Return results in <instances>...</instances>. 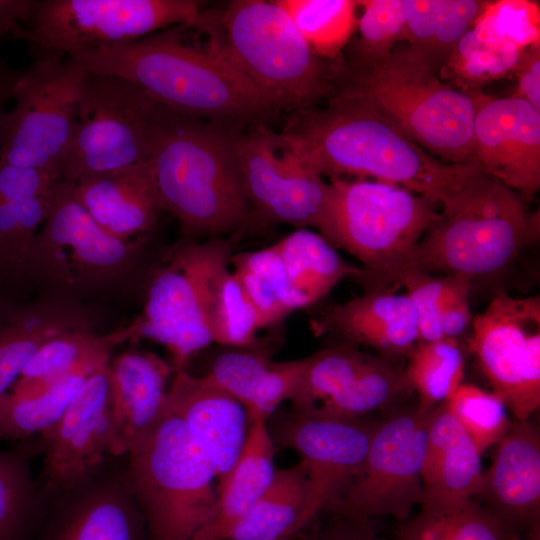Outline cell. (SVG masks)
I'll return each mask as SVG.
<instances>
[{"label": "cell", "mask_w": 540, "mask_h": 540, "mask_svg": "<svg viewBox=\"0 0 540 540\" xmlns=\"http://www.w3.org/2000/svg\"><path fill=\"white\" fill-rule=\"evenodd\" d=\"M279 136L321 177H370L435 204L450 193L468 167L439 161L372 104L344 88L320 110L292 112Z\"/></svg>", "instance_id": "cell-1"}, {"label": "cell", "mask_w": 540, "mask_h": 540, "mask_svg": "<svg viewBox=\"0 0 540 540\" xmlns=\"http://www.w3.org/2000/svg\"><path fill=\"white\" fill-rule=\"evenodd\" d=\"M228 126L158 105L150 126V162L162 210L182 238L207 240L238 232L252 211L238 173Z\"/></svg>", "instance_id": "cell-2"}, {"label": "cell", "mask_w": 540, "mask_h": 540, "mask_svg": "<svg viewBox=\"0 0 540 540\" xmlns=\"http://www.w3.org/2000/svg\"><path fill=\"white\" fill-rule=\"evenodd\" d=\"M68 57L89 72L125 78L158 105L191 118L229 127L272 111L222 59L173 34L149 35Z\"/></svg>", "instance_id": "cell-3"}, {"label": "cell", "mask_w": 540, "mask_h": 540, "mask_svg": "<svg viewBox=\"0 0 540 540\" xmlns=\"http://www.w3.org/2000/svg\"><path fill=\"white\" fill-rule=\"evenodd\" d=\"M420 240L414 269L474 281L498 277L539 239V214L512 188L469 164Z\"/></svg>", "instance_id": "cell-4"}, {"label": "cell", "mask_w": 540, "mask_h": 540, "mask_svg": "<svg viewBox=\"0 0 540 540\" xmlns=\"http://www.w3.org/2000/svg\"><path fill=\"white\" fill-rule=\"evenodd\" d=\"M195 28L272 110L308 109L328 90L321 57L276 1L236 0L215 17L202 11Z\"/></svg>", "instance_id": "cell-5"}, {"label": "cell", "mask_w": 540, "mask_h": 540, "mask_svg": "<svg viewBox=\"0 0 540 540\" xmlns=\"http://www.w3.org/2000/svg\"><path fill=\"white\" fill-rule=\"evenodd\" d=\"M148 235L123 240L100 227L60 180L30 250L25 278L41 296L83 304L124 296L143 272Z\"/></svg>", "instance_id": "cell-6"}, {"label": "cell", "mask_w": 540, "mask_h": 540, "mask_svg": "<svg viewBox=\"0 0 540 540\" xmlns=\"http://www.w3.org/2000/svg\"><path fill=\"white\" fill-rule=\"evenodd\" d=\"M342 75L347 89L372 104L411 141L448 164H471L472 94L442 82L409 47L380 58L352 53Z\"/></svg>", "instance_id": "cell-7"}, {"label": "cell", "mask_w": 540, "mask_h": 540, "mask_svg": "<svg viewBox=\"0 0 540 540\" xmlns=\"http://www.w3.org/2000/svg\"><path fill=\"white\" fill-rule=\"evenodd\" d=\"M125 456L124 479L149 540H191L211 520L218 505L216 470L165 403Z\"/></svg>", "instance_id": "cell-8"}, {"label": "cell", "mask_w": 540, "mask_h": 540, "mask_svg": "<svg viewBox=\"0 0 540 540\" xmlns=\"http://www.w3.org/2000/svg\"><path fill=\"white\" fill-rule=\"evenodd\" d=\"M320 235L363 264L368 291L392 289L414 269L417 246L436 218L435 203L403 187L366 179L329 181Z\"/></svg>", "instance_id": "cell-9"}, {"label": "cell", "mask_w": 540, "mask_h": 540, "mask_svg": "<svg viewBox=\"0 0 540 540\" xmlns=\"http://www.w3.org/2000/svg\"><path fill=\"white\" fill-rule=\"evenodd\" d=\"M230 238H182L147 278L142 313L129 325L131 341L153 340L170 352L175 369L212 343L210 311L219 277L230 266Z\"/></svg>", "instance_id": "cell-10"}, {"label": "cell", "mask_w": 540, "mask_h": 540, "mask_svg": "<svg viewBox=\"0 0 540 540\" xmlns=\"http://www.w3.org/2000/svg\"><path fill=\"white\" fill-rule=\"evenodd\" d=\"M157 106L125 78L87 71L61 164V179L76 183L149 162L150 126Z\"/></svg>", "instance_id": "cell-11"}, {"label": "cell", "mask_w": 540, "mask_h": 540, "mask_svg": "<svg viewBox=\"0 0 540 540\" xmlns=\"http://www.w3.org/2000/svg\"><path fill=\"white\" fill-rule=\"evenodd\" d=\"M30 52L33 62L21 72L12 93L15 106L7 113L0 166L38 168L61 179L87 70L57 52Z\"/></svg>", "instance_id": "cell-12"}, {"label": "cell", "mask_w": 540, "mask_h": 540, "mask_svg": "<svg viewBox=\"0 0 540 540\" xmlns=\"http://www.w3.org/2000/svg\"><path fill=\"white\" fill-rule=\"evenodd\" d=\"M200 7L194 0H36L28 44L68 56L171 26L194 27Z\"/></svg>", "instance_id": "cell-13"}, {"label": "cell", "mask_w": 540, "mask_h": 540, "mask_svg": "<svg viewBox=\"0 0 540 540\" xmlns=\"http://www.w3.org/2000/svg\"><path fill=\"white\" fill-rule=\"evenodd\" d=\"M469 349L515 420L540 406V297L496 294L472 323Z\"/></svg>", "instance_id": "cell-14"}, {"label": "cell", "mask_w": 540, "mask_h": 540, "mask_svg": "<svg viewBox=\"0 0 540 540\" xmlns=\"http://www.w3.org/2000/svg\"><path fill=\"white\" fill-rule=\"evenodd\" d=\"M430 412L417 405L376 423L363 466L339 507L344 514L406 520L413 507L423 503Z\"/></svg>", "instance_id": "cell-15"}, {"label": "cell", "mask_w": 540, "mask_h": 540, "mask_svg": "<svg viewBox=\"0 0 540 540\" xmlns=\"http://www.w3.org/2000/svg\"><path fill=\"white\" fill-rule=\"evenodd\" d=\"M233 150L252 210L265 220L321 230L331 184L306 167L276 134L262 125L237 133Z\"/></svg>", "instance_id": "cell-16"}, {"label": "cell", "mask_w": 540, "mask_h": 540, "mask_svg": "<svg viewBox=\"0 0 540 540\" xmlns=\"http://www.w3.org/2000/svg\"><path fill=\"white\" fill-rule=\"evenodd\" d=\"M397 388L398 374L389 361L346 342L304 358L289 400L295 412L348 420L389 405Z\"/></svg>", "instance_id": "cell-17"}, {"label": "cell", "mask_w": 540, "mask_h": 540, "mask_svg": "<svg viewBox=\"0 0 540 540\" xmlns=\"http://www.w3.org/2000/svg\"><path fill=\"white\" fill-rule=\"evenodd\" d=\"M109 361L86 378L60 418L39 435L44 460L37 481L44 500L76 487L107 463V455H110Z\"/></svg>", "instance_id": "cell-18"}, {"label": "cell", "mask_w": 540, "mask_h": 540, "mask_svg": "<svg viewBox=\"0 0 540 540\" xmlns=\"http://www.w3.org/2000/svg\"><path fill=\"white\" fill-rule=\"evenodd\" d=\"M375 425L360 418L326 419L295 411L277 424L276 439L293 449L305 466L315 515L340 507L363 466Z\"/></svg>", "instance_id": "cell-19"}, {"label": "cell", "mask_w": 540, "mask_h": 540, "mask_svg": "<svg viewBox=\"0 0 540 540\" xmlns=\"http://www.w3.org/2000/svg\"><path fill=\"white\" fill-rule=\"evenodd\" d=\"M471 94L475 105L471 164L528 201L540 188V110L513 95Z\"/></svg>", "instance_id": "cell-20"}, {"label": "cell", "mask_w": 540, "mask_h": 540, "mask_svg": "<svg viewBox=\"0 0 540 540\" xmlns=\"http://www.w3.org/2000/svg\"><path fill=\"white\" fill-rule=\"evenodd\" d=\"M146 533L123 468L110 470L106 463L81 484L45 500L33 540H146Z\"/></svg>", "instance_id": "cell-21"}, {"label": "cell", "mask_w": 540, "mask_h": 540, "mask_svg": "<svg viewBox=\"0 0 540 540\" xmlns=\"http://www.w3.org/2000/svg\"><path fill=\"white\" fill-rule=\"evenodd\" d=\"M473 500L518 536L540 524V437L529 420H514L494 445Z\"/></svg>", "instance_id": "cell-22"}, {"label": "cell", "mask_w": 540, "mask_h": 540, "mask_svg": "<svg viewBox=\"0 0 540 540\" xmlns=\"http://www.w3.org/2000/svg\"><path fill=\"white\" fill-rule=\"evenodd\" d=\"M165 405L183 421L213 463L218 486L246 442L250 427L246 408L205 376H193L185 369H175Z\"/></svg>", "instance_id": "cell-23"}, {"label": "cell", "mask_w": 540, "mask_h": 540, "mask_svg": "<svg viewBox=\"0 0 540 540\" xmlns=\"http://www.w3.org/2000/svg\"><path fill=\"white\" fill-rule=\"evenodd\" d=\"M175 368L155 353L131 349L108 364L110 455L125 456L160 416Z\"/></svg>", "instance_id": "cell-24"}, {"label": "cell", "mask_w": 540, "mask_h": 540, "mask_svg": "<svg viewBox=\"0 0 540 540\" xmlns=\"http://www.w3.org/2000/svg\"><path fill=\"white\" fill-rule=\"evenodd\" d=\"M310 324L316 336L337 334L347 343L386 355H408L419 343L414 307L406 294H395L392 289L368 291L329 307Z\"/></svg>", "instance_id": "cell-25"}, {"label": "cell", "mask_w": 540, "mask_h": 540, "mask_svg": "<svg viewBox=\"0 0 540 540\" xmlns=\"http://www.w3.org/2000/svg\"><path fill=\"white\" fill-rule=\"evenodd\" d=\"M73 194L100 227L123 240L148 235L162 210L150 161L82 179Z\"/></svg>", "instance_id": "cell-26"}, {"label": "cell", "mask_w": 540, "mask_h": 540, "mask_svg": "<svg viewBox=\"0 0 540 540\" xmlns=\"http://www.w3.org/2000/svg\"><path fill=\"white\" fill-rule=\"evenodd\" d=\"M480 457L445 402L433 407L422 471L421 509H447L473 500L482 476Z\"/></svg>", "instance_id": "cell-27"}, {"label": "cell", "mask_w": 540, "mask_h": 540, "mask_svg": "<svg viewBox=\"0 0 540 540\" xmlns=\"http://www.w3.org/2000/svg\"><path fill=\"white\" fill-rule=\"evenodd\" d=\"M93 326L83 304L39 295L0 300V397L8 392L35 352L66 331Z\"/></svg>", "instance_id": "cell-28"}, {"label": "cell", "mask_w": 540, "mask_h": 540, "mask_svg": "<svg viewBox=\"0 0 540 540\" xmlns=\"http://www.w3.org/2000/svg\"><path fill=\"white\" fill-rule=\"evenodd\" d=\"M275 472L274 444L267 421L253 417L239 458L217 486L218 505L213 517L191 540H230Z\"/></svg>", "instance_id": "cell-29"}, {"label": "cell", "mask_w": 540, "mask_h": 540, "mask_svg": "<svg viewBox=\"0 0 540 540\" xmlns=\"http://www.w3.org/2000/svg\"><path fill=\"white\" fill-rule=\"evenodd\" d=\"M304 358L271 362L261 355L247 352L221 354L205 377L237 399L249 418L268 420L285 400L292 396Z\"/></svg>", "instance_id": "cell-30"}, {"label": "cell", "mask_w": 540, "mask_h": 540, "mask_svg": "<svg viewBox=\"0 0 540 540\" xmlns=\"http://www.w3.org/2000/svg\"><path fill=\"white\" fill-rule=\"evenodd\" d=\"M315 516L302 462L276 471L271 483L230 540L291 539Z\"/></svg>", "instance_id": "cell-31"}, {"label": "cell", "mask_w": 540, "mask_h": 540, "mask_svg": "<svg viewBox=\"0 0 540 540\" xmlns=\"http://www.w3.org/2000/svg\"><path fill=\"white\" fill-rule=\"evenodd\" d=\"M294 288L312 305L325 297L341 280L362 281V268L345 262L320 234L299 228L273 244Z\"/></svg>", "instance_id": "cell-32"}, {"label": "cell", "mask_w": 540, "mask_h": 540, "mask_svg": "<svg viewBox=\"0 0 540 540\" xmlns=\"http://www.w3.org/2000/svg\"><path fill=\"white\" fill-rule=\"evenodd\" d=\"M130 339L129 326L104 335L96 333L93 326L66 331L48 340L35 352L8 392L32 394L42 391L88 359L112 353L117 345Z\"/></svg>", "instance_id": "cell-33"}, {"label": "cell", "mask_w": 540, "mask_h": 540, "mask_svg": "<svg viewBox=\"0 0 540 540\" xmlns=\"http://www.w3.org/2000/svg\"><path fill=\"white\" fill-rule=\"evenodd\" d=\"M96 355L42 391L7 392L0 397V439L24 440L42 434L60 418L86 378L111 359Z\"/></svg>", "instance_id": "cell-34"}, {"label": "cell", "mask_w": 540, "mask_h": 540, "mask_svg": "<svg viewBox=\"0 0 540 540\" xmlns=\"http://www.w3.org/2000/svg\"><path fill=\"white\" fill-rule=\"evenodd\" d=\"M230 265L256 309L263 328L309 306L291 284L283 261L273 245L233 254Z\"/></svg>", "instance_id": "cell-35"}, {"label": "cell", "mask_w": 540, "mask_h": 540, "mask_svg": "<svg viewBox=\"0 0 540 540\" xmlns=\"http://www.w3.org/2000/svg\"><path fill=\"white\" fill-rule=\"evenodd\" d=\"M28 445L0 451V540H33L45 500Z\"/></svg>", "instance_id": "cell-36"}, {"label": "cell", "mask_w": 540, "mask_h": 540, "mask_svg": "<svg viewBox=\"0 0 540 540\" xmlns=\"http://www.w3.org/2000/svg\"><path fill=\"white\" fill-rule=\"evenodd\" d=\"M493 513L471 500L439 510H422L399 531L396 540H518Z\"/></svg>", "instance_id": "cell-37"}, {"label": "cell", "mask_w": 540, "mask_h": 540, "mask_svg": "<svg viewBox=\"0 0 540 540\" xmlns=\"http://www.w3.org/2000/svg\"><path fill=\"white\" fill-rule=\"evenodd\" d=\"M407 356L404 375L422 410L447 401L462 383L465 359L456 339L418 343Z\"/></svg>", "instance_id": "cell-38"}, {"label": "cell", "mask_w": 540, "mask_h": 540, "mask_svg": "<svg viewBox=\"0 0 540 540\" xmlns=\"http://www.w3.org/2000/svg\"><path fill=\"white\" fill-rule=\"evenodd\" d=\"M321 58L337 59L355 28L357 1L276 0Z\"/></svg>", "instance_id": "cell-39"}, {"label": "cell", "mask_w": 540, "mask_h": 540, "mask_svg": "<svg viewBox=\"0 0 540 540\" xmlns=\"http://www.w3.org/2000/svg\"><path fill=\"white\" fill-rule=\"evenodd\" d=\"M524 51L510 44L483 40L471 29L456 44L441 73H446L462 91L469 89L474 93L514 73Z\"/></svg>", "instance_id": "cell-40"}, {"label": "cell", "mask_w": 540, "mask_h": 540, "mask_svg": "<svg viewBox=\"0 0 540 540\" xmlns=\"http://www.w3.org/2000/svg\"><path fill=\"white\" fill-rule=\"evenodd\" d=\"M260 317L230 267L223 271L215 287L211 311L212 343L246 347L262 329Z\"/></svg>", "instance_id": "cell-41"}, {"label": "cell", "mask_w": 540, "mask_h": 540, "mask_svg": "<svg viewBox=\"0 0 540 540\" xmlns=\"http://www.w3.org/2000/svg\"><path fill=\"white\" fill-rule=\"evenodd\" d=\"M445 405L480 454L497 444L511 425L504 402L474 385L461 383Z\"/></svg>", "instance_id": "cell-42"}, {"label": "cell", "mask_w": 540, "mask_h": 540, "mask_svg": "<svg viewBox=\"0 0 540 540\" xmlns=\"http://www.w3.org/2000/svg\"><path fill=\"white\" fill-rule=\"evenodd\" d=\"M52 193L0 203V261L27 286V259L46 219Z\"/></svg>", "instance_id": "cell-43"}, {"label": "cell", "mask_w": 540, "mask_h": 540, "mask_svg": "<svg viewBox=\"0 0 540 540\" xmlns=\"http://www.w3.org/2000/svg\"><path fill=\"white\" fill-rule=\"evenodd\" d=\"M472 30L486 41L526 50L540 45V9L527 0L487 1Z\"/></svg>", "instance_id": "cell-44"}, {"label": "cell", "mask_w": 540, "mask_h": 540, "mask_svg": "<svg viewBox=\"0 0 540 540\" xmlns=\"http://www.w3.org/2000/svg\"><path fill=\"white\" fill-rule=\"evenodd\" d=\"M363 8L358 20L360 38L353 51L366 58H380L405 40V10L403 0L357 1Z\"/></svg>", "instance_id": "cell-45"}, {"label": "cell", "mask_w": 540, "mask_h": 540, "mask_svg": "<svg viewBox=\"0 0 540 540\" xmlns=\"http://www.w3.org/2000/svg\"><path fill=\"white\" fill-rule=\"evenodd\" d=\"M487 1L443 0L430 53L426 60L438 75L460 39L472 29Z\"/></svg>", "instance_id": "cell-46"}, {"label": "cell", "mask_w": 540, "mask_h": 540, "mask_svg": "<svg viewBox=\"0 0 540 540\" xmlns=\"http://www.w3.org/2000/svg\"><path fill=\"white\" fill-rule=\"evenodd\" d=\"M445 275L413 270L403 279L417 317L419 343L434 342L444 338L440 325V302Z\"/></svg>", "instance_id": "cell-47"}, {"label": "cell", "mask_w": 540, "mask_h": 540, "mask_svg": "<svg viewBox=\"0 0 540 540\" xmlns=\"http://www.w3.org/2000/svg\"><path fill=\"white\" fill-rule=\"evenodd\" d=\"M61 179L45 170L17 166H0V203L49 195Z\"/></svg>", "instance_id": "cell-48"}, {"label": "cell", "mask_w": 540, "mask_h": 540, "mask_svg": "<svg viewBox=\"0 0 540 540\" xmlns=\"http://www.w3.org/2000/svg\"><path fill=\"white\" fill-rule=\"evenodd\" d=\"M443 0H403L405 41L426 61L431 50Z\"/></svg>", "instance_id": "cell-49"}, {"label": "cell", "mask_w": 540, "mask_h": 540, "mask_svg": "<svg viewBox=\"0 0 540 540\" xmlns=\"http://www.w3.org/2000/svg\"><path fill=\"white\" fill-rule=\"evenodd\" d=\"M471 282L461 276L445 275L440 302V325L444 338L456 339L465 332L471 320L469 293Z\"/></svg>", "instance_id": "cell-50"}, {"label": "cell", "mask_w": 540, "mask_h": 540, "mask_svg": "<svg viewBox=\"0 0 540 540\" xmlns=\"http://www.w3.org/2000/svg\"><path fill=\"white\" fill-rule=\"evenodd\" d=\"M36 0H0V41L21 40L29 43L27 23Z\"/></svg>", "instance_id": "cell-51"}, {"label": "cell", "mask_w": 540, "mask_h": 540, "mask_svg": "<svg viewBox=\"0 0 540 540\" xmlns=\"http://www.w3.org/2000/svg\"><path fill=\"white\" fill-rule=\"evenodd\" d=\"M517 87L513 94L540 110V45L524 51L514 71Z\"/></svg>", "instance_id": "cell-52"}, {"label": "cell", "mask_w": 540, "mask_h": 540, "mask_svg": "<svg viewBox=\"0 0 540 540\" xmlns=\"http://www.w3.org/2000/svg\"><path fill=\"white\" fill-rule=\"evenodd\" d=\"M344 519L307 540H378L367 520L344 514Z\"/></svg>", "instance_id": "cell-53"}, {"label": "cell", "mask_w": 540, "mask_h": 540, "mask_svg": "<svg viewBox=\"0 0 540 540\" xmlns=\"http://www.w3.org/2000/svg\"><path fill=\"white\" fill-rule=\"evenodd\" d=\"M20 75V71L12 69L0 58V146L5 132L8 113L5 106L8 100L12 99V93Z\"/></svg>", "instance_id": "cell-54"}, {"label": "cell", "mask_w": 540, "mask_h": 540, "mask_svg": "<svg viewBox=\"0 0 540 540\" xmlns=\"http://www.w3.org/2000/svg\"><path fill=\"white\" fill-rule=\"evenodd\" d=\"M25 286L27 285L0 261V300L20 299Z\"/></svg>", "instance_id": "cell-55"}, {"label": "cell", "mask_w": 540, "mask_h": 540, "mask_svg": "<svg viewBox=\"0 0 540 540\" xmlns=\"http://www.w3.org/2000/svg\"><path fill=\"white\" fill-rule=\"evenodd\" d=\"M518 540H540V524L529 529L524 535L520 536Z\"/></svg>", "instance_id": "cell-56"}, {"label": "cell", "mask_w": 540, "mask_h": 540, "mask_svg": "<svg viewBox=\"0 0 540 540\" xmlns=\"http://www.w3.org/2000/svg\"><path fill=\"white\" fill-rule=\"evenodd\" d=\"M280 540H290L289 538H283V539H280Z\"/></svg>", "instance_id": "cell-57"}]
</instances>
